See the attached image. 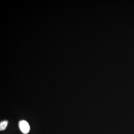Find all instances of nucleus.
I'll list each match as a JSON object with an SVG mask.
<instances>
[{"label": "nucleus", "mask_w": 134, "mask_h": 134, "mask_svg": "<svg viewBox=\"0 0 134 134\" xmlns=\"http://www.w3.org/2000/svg\"><path fill=\"white\" fill-rule=\"evenodd\" d=\"M19 127L22 133L27 134L30 132V125L26 120H22L19 122Z\"/></svg>", "instance_id": "f257e3e1"}, {"label": "nucleus", "mask_w": 134, "mask_h": 134, "mask_svg": "<svg viewBox=\"0 0 134 134\" xmlns=\"http://www.w3.org/2000/svg\"><path fill=\"white\" fill-rule=\"evenodd\" d=\"M8 124V121H2L0 123V131H3L5 130Z\"/></svg>", "instance_id": "f03ea898"}]
</instances>
